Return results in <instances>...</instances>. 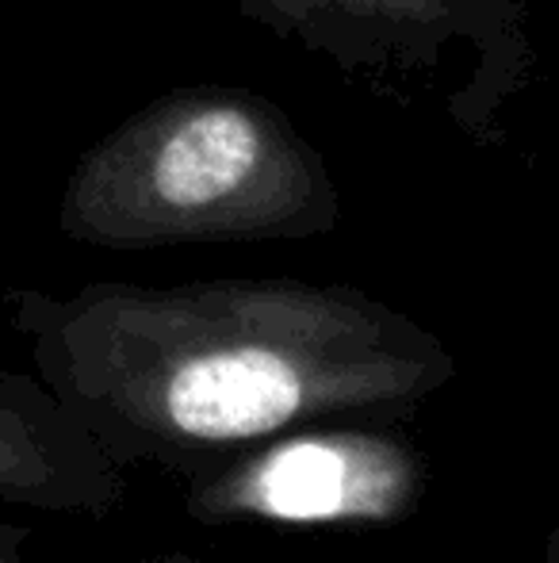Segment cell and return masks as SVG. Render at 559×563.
I'll return each mask as SVG.
<instances>
[{
    "label": "cell",
    "mask_w": 559,
    "mask_h": 563,
    "mask_svg": "<svg viewBox=\"0 0 559 563\" xmlns=\"http://www.w3.org/2000/svg\"><path fill=\"white\" fill-rule=\"evenodd\" d=\"M8 319L115 464L177 479L299 426L403 422L456 376L437 338L349 288H20Z\"/></svg>",
    "instance_id": "1"
},
{
    "label": "cell",
    "mask_w": 559,
    "mask_h": 563,
    "mask_svg": "<svg viewBox=\"0 0 559 563\" xmlns=\"http://www.w3.org/2000/svg\"><path fill=\"white\" fill-rule=\"evenodd\" d=\"M283 169V139L257 112L208 97L169 100L81 157L58 227L104 250L314 227L311 185Z\"/></svg>",
    "instance_id": "2"
},
{
    "label": "cell",
    "mask_w": 559,
    "mask_h": 563,
    "mask_svg": "<svg viewBox=\"0 0 559 563\" xmlns=\"http://www.w3.org/2000/svg\"><path fill=\"white\" fill-rule=\"evenodd\" d=\"M399 422L283 430L185 479L200 526H395L425 498V456Z\"/></svg>",
    "instance_id": "3"
},
{
    "label": "cell",
    "mask_w": 559,
    "mask_h": 563,
    "mask_svg": "<svg viewBox=\"0 0 559 563\" xmlns=\"http://www.w3.org/2000/svg\"><path fill=\"white\" fill-rule=\"evenodd\" d=\"M127 498V467L46 391L43 379L0 368V506L112 518Z\"/></svg>",
    "instance_id": "4"
},
{
    "label": "cell",
    "mask_w": 559,
    "mask_h": 563,
    "mask_svg": "<svg viewBox=\"0 0 559 563\" xmlns=\"http://www.w3.org/2000/svg\"><path fill=\"white\" fill-rule=\"evenodd\" d=\"M23 541H27V529L0 521V563H23Z\"/></svg>",
    "instance_id": "5"
},
{
    "label": "cell",
    "mask_w": 559,
    "mask_h": 563,
    "mask_svg": "<svg viewBox=\"0 0 559 563\" xmlns=\"http://www.w3.org/2000/svg\"><path fill=\"white\" fill-rule=\"evenodd\" d=\"M545 563H559V521L548 533V544H545Z\"/></svg>",
    "instance_id": "6"
},
{
    "label": "cell",
    "mask_w": 559,
    "mask_h": 563,
    "mask_svg": "<svg viewBox=\"0 0 559 563\" xmlns=\"http://www.w3.org/2000/svg\"><path fill=\"white\" fill-rule=\"evenodd\" d=\"M138 563H208V560H195V556H180V552H169V556H149Z\"/></svg>",
    "instance_id": "7"
}]
</instances>
